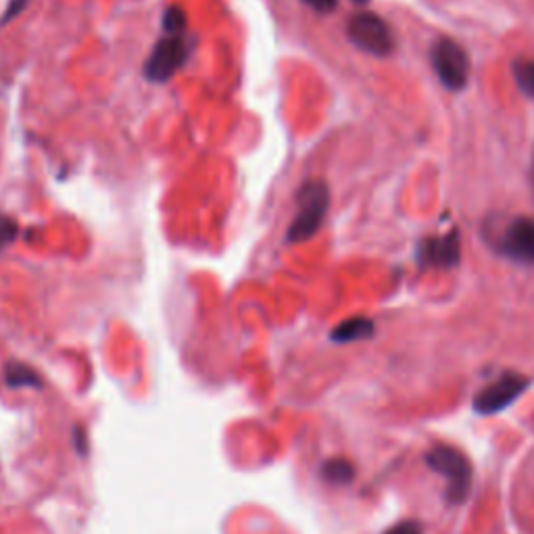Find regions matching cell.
Instances as JSON below:
<instances>
[{
  "label": "cell",
  "mask_w": 534,
  "mask_h": 534,
  "mask_svg": "<svg viewBox=\"0 0 534 534\" xmlns=\"http://www.w3.org/2000/svg\"><path fill=\"white\" fill-rule=\"evenodd\" d=\"M186 13L180 7H169L163 15V38L144 63V78L163 84L172 80L190 57V40L186 36Z\"/></svg>",
  "instance_id": "1"
},
{
  "label": "cell",
  "mask_w": 534,
  "mask_h": 534,
  "mask_svg": "<svg viewBox=\"0 0 534 534\" xmlns=\"http://www.w3.org/2000/svg\"><path fill=\"white\" fill-rule=\"evenodd\" d=\"M330 207V192L322 180H311L297 194V215L288 228L286 242L301 245L320 232Z\"/></svg>",
  "instance_id": "2"
},
{
  "label": "cell",
  "mask_w": 534,
  "mask_h": 534,
  "mask_svg": "<svg viewBox=\"0 0 534 534\" xmlns=\"http://www.w3.org/2000/svg\"><path fill=\"white\" fill-rule=\"evenodd\" d=\"M426 464L430 470L441 474L449 482V491H447L449 501L459 503L466 499V495L470 493V484H472V468L464 453L457 451L455 447L439 445L428 451Z\"/></svg>",
  "instance_id": "3"
},
{
  "label": "cell",
  "mask_w": 534,
  "mask_h": 534,
  "mask_svg": "<svg viewBox=\"0 0 534 534\" xmlns=\"http://www.w3.org/2000/svg\"><path fill=\"white\" fill-rule=\"evenodd\" d=\"M349 40L361 48L363 53H370L374 57H386L393 53L395 48V32L391 30L388 23L370 13V11H359L349 19L347 26Z\"/></svg>",
  "instance_id": "4"
},
{
  "label": "cell",
  "mask_w": 534,
  "mask_h": 534,
  "mask_svg": "<svg viewBox=\"0 0 534 534\" xmlns=\"http://www.w3.org/2000/svg\"><path fill=\"white\" fill-rule=\"evenodd\" d=\"M432 67L436 69L441 84L447 90L459 92L468 84L470 74V61L464 48H461L455 40L443 38L434 44L432 48Z\"/></svg>",
  "instance_id": "5"
},
{
  "label": "cell",
  "mask_w": 534,
  "mask_h": 534,
  "mask_svg": "<svg viewBox=\"0 0 534 534\" xmlns=\"http://www.w3.org/2000/svg\"><path fill=\"white\" fill-rule=\"evenodd\" d=\"M528 388V378L522 374L507 372L499 376L489 386H484L482 391L474 397V411L478 416H495L499 411L507 409L514 401L522 397V393Z\"/></svg>",
  "instance_id": "6"
},
{
  "label": "cell",
  "mask_w": 534,
  "mask_h": 534,
  "mask_svg": "<svg viewBox=\"0 0 534 534\" xmlns=\"http://www.w3.org/2000/svg\"><path fill=\"white\" fill-rule=\"evenodd\" d=\"M499 247L507 259L534 265V220H530V217L514 220L501 234Z\"/></svg>",
  "instance_id": "7"
},
{
  "label": "cell",
  "mask_w": 534,
  "mask_h": 534,
  "mask_svg": "<svg viewBox=\"0 0 534 534\" xmlns=\"http://www.w3.org/2000/svg\"><path fill=\"white\" fill-rule=\"evenodd\" d=\"M424 259L432 265L439 267H451L459 259V238L455 232H449L445 236H436L426 242L424 247Z\"/></svg>",
  "instance_id": "8"
},
{
  "label": "cell",
  "mask_w": 534,
  "mask_h": 534,
  "mask_svg": "<svg viewBox=\"0 0 534 534\" xmlns=\"http://www.w3.org/2000/svg\"><path fill=\"white\" fill-rule=\"evenodd\" d=\"M374 334V322L368 318H351L345 320L343 324H338L332 330V341L334 343H357L366 341Z\"/></svg>",
  "instance_id": "9"
},
{
  "label": "cell",
  "mask_w": 534,
  "mask_h": 534,
  "mask_svg": "<svg viewBox=\"0 0 534 534\" xmlns=\"http://www.w3.org/2000/svg\"><path fill=\"white\" fill-rule=\"evenodd\" d=\"M5 380L9 386L13 388H19V386H42L40 384V376L30 368L26 366V363H9L7 370H5Z\"/></svg>",
  "instance_id": "10"
},
{
  "label": "cell",
  "mask_w": 534,
  "mask_h": 534,
  "mask_svg": "<svg viewBox=\"0 0 534 534\" xmlns=\"http://www.w3.org/2000/svg\"><path fill=\"white\" fill-rule=\"evenodd\" d=\"M322 476L330 484H349L355 478V468L347 459H330L322 468Z\"/></svg>",
  "instance_id": "11"
},
{
  "label": "cell",
  "mask_w": 534,
  "mask_h": 534,
  "mask_svg": "<svg viewBox=\"0 0 534 534\" xmlns=\"http://www.w3.org/2000/svg\"><path fill=\"white\" fill-rule=\"evenodd\" d=\"M514 80L526 96L534 99V59H518L514 63Z\"/></svg>",
  "instance_id": "12"
},
{
  "label": "cell",
  "mask_w": 534,
  "mask_h": 534,
  "mask_svg": "<svg viewBox=\"0 0 534 534\" xmlns=\"http://www.w3.org/2000/svg\"><path fill=\"white\" fill-rule=\"evenodd\" d=\"M17 234H19V224L13 220L11 215L0 213V253L13 245Z\"/></svg>",
  "instance_id": "13"
},
{
  "label": "cell",
  "mask_w": 534,
  "mask_h": 534,
  "mask_svg": "<svg viewBox=\"0 0 534 534\" xmlns=\"http://www.w3.org/2000/svg\"><path fill=\"white\" fill-rule=\"evenodd\" d=\"M384 534H422V528L416 522H401L391 530H386Z\"/></svg>",
  "instance_id": "14"
},
{
  "label": "cell",
  "mask_w": 534,
  "mask_h": 534,
  "mask_svg": "<svg viewBox=\"0 0 534 534\" xmlns=\"http://www.w3.org/2000/svg\"><path fill=\"white\" fill-rule=\"evenodd\" d=\"M305 3L320 13H328L336 7V0H305Z\"/></svg>",
  "instance_id": "15"
},
{
  "label": "cell",
  "mask_w": 534,
  "mask_h": 534,
  "mask_svg": "<svg viewBox=\"0 0 534 534\" xmlns=\"http://www.w3.org/2000/svg\"><path fill=\"white\" fill-rule=\"evenodd\" d=\"M532 188H534V157H532Z\"/></svg>",
  "instance_id": "16"
}]
</instances>
